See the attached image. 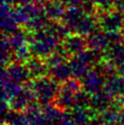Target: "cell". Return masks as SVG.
Returning a JSON list of instances; mask_svg holds the SVG:
<instances>
[]
</instances>
